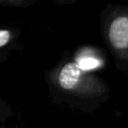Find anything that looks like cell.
I'll use <instances>...</instances> for the list:
<instances>
[{"mask_svg": "<svg viewBox=\"0 0 128 128\" xmlns=\"http://www.w3.org/2000/svg\"><path fill=\"white\" fill-rule=\"evenodd\" d=\"M108 39L115 50L124 51L128 49V15L116 16L110 22Z\"/></svg>", "mask_w": 128, "mask_h": 128, "instance_id": "1", "label": "cell"}, {"mask_svg": "<svg viewBox=\"0 0 128 128\" xmlns=\"http://www.w3.org/2000/svg\"><path fill=\"white\" fill-rule=\"evenodd\" d=\"M75 63L84 72L91 71V70L96 69L100 66V60L98 58H96L95 56L91 55V54H84L82 56H79L76 59Z\"/></svg>", "mask_w": 128, "mask_h": 128, "instance_id": "3", "label": "cell"}, {"mask_svg": "<svg viewBox=\"0 0 128 128\" xmlns=\"http://www.w3.org/2000/svg\"><path fill=\"white\" fill-rule=\"evenodd\" d=\"M12 39V33L8 29H0V48L6 46Z\"/></svg>", "mask_w": 128, "mask_h": 128, "instance_id": "4", "label": "cell"}, {"mask_svg": "<svg viewBox=\"0 0 128 128\" xmlns=\"http://www.w3.org/2000/svg\"><path fill=\"white\" fill-rule=\"evenodd\" d=\"M85 73L75 62H69L60 69L57 77L58 84L64 90H75L84 82Z\"/></svg>", "mask_w": 128, "mask_h": 128, "instance_id": "2", "label": "cell"}]
</instances>
